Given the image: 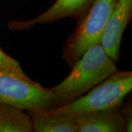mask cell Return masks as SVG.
I'll list each match as a JSON object with an SVG mask.
<instances>
[{
  "label": "cell",
  "instance_id": "cell-9",
  "mask_svg": "<svg viewBox=\"0 0 132 132\" xmlns=\"http://www.w3.org/2000/svg\"><path fill=\"white\" fill-rule=\"evenodd\" d=\"M33 131L77 132L73 118L40 112L31 114Z\"/></svg>",
  "mask_w": 132,
  "mask_h": 132
},
{
  "label": "cell",
  "instance_id": "cell-4",
  "mask_svg": "<svg viewBox=\"0 0 132 132\" xmlns=\"http://www.w3.org/2000/svg\"><path fill=\"white\" fill-rule=\"evenodd\" d=\"M118 0H93L63 46V57L72 66L90 46L100 43Z\"/></svg>",
  "mask_w": 132,
  "mask_h": 132
},
{
  "label": "cell",
  "instance_id": "cell-2",
  "mask_svg": "<svg viewBox=\"0 0 132 132\" xmlns=\"http://www.w3.org/2000/svg\"><path fill=\"white\" fill-rule=\"evenodd\" d=\"M132 90L131 71H116L87 94L43 113L74 118L86 114L119 107Z\"/></svg>",
  "mask_w": 132,
  "mask_h": 132
},
{
  "label": "cell",
  "instance_id": "cell-5",
  "mask_svg": "<svg viewBox=\"0 0 132 132\" xmlns=\"http://www.w3.org/2000/svg\"><path fill=\"white\" fill-rule=\"evenodd\" d=\"M120 106L74 118L77 132L131 131V111Z\"/></svg>",
  "mask_w": 132,
  "mask_h": 132
},
{
  "label": "cell",
  "instance_id": "cell-7",
  "mask_svg": "<svg viewBox=\"0 0 132 132\" xmlns=\"http://www.w3.org/2000/svg\"><path fill=\"white\" fill-rule=\"evenodd\" d=\"M132 17V0H118L100 43L113 60H119L123 33Z\"/></svg>",
  "mask_w": 132,
  "mask_h": 132
},
{
  "label": "cell",
  "instance_id": "cell-10",
  "mask_svg": "<svg viewBox=\"0 0 132 132\" xmlns=\"http://www.w3.org/2000/svg\"><path fill=\"white\" fill-rule=\"evenodd\" d=\"M0 70H10L17 72L20 74L26 76L24 71L21 67L19 62L13 57L7 54L0 48Z\"/></svg>",
  "mask_w": 132,
  "mask_h": 132
},
{
  "label": "cell",
  "instance_id": "cell-6",
  "mask_svg": "<svg viewBox=\"0 0 132 132\" xmlns=\"http://www.w3.org/2000/svg\"><path fill=\"white\" fill-rule=\"evenodd\" d=\"M93 0H56L45 12L32 19L14 20L7 24L10 30L24 31L37 24H48L65 18H73L79 21L90 8Z\"/></svg>",
  "mask_w": 132,
  "mask_h": 132
},
{
  "label": "cell",
  "instance_id": "cell-3",
  "mask_svg": "<svg viewBox=\"0 0 132 132\" xmlns=\"http://www.w3.org/2000/svg\"><path fill=\"white\" fill-rule=\"evenodd\" d=\"M0 103L30 113H40L58 106L52 88L32 81L28 76L10 70H0Z\"/></svg>",
  "mask_w": 132,
  "mask_h": 132
},
{
  "label": "cell",
  "instance_id": "cell-1",
  "mask_svg": "<svg viewBox=\"0 0 132 132\" xmlns=\"http://www.w3.org/2000/svg\"><path fill=\"white\" fill-rule=\"evenodd\" d=\"M115 62L101 43L90 46L71 66L65 79L52 87L58 106L79 98L106 79L117 71Z\"/></svg>",
  "mask_w": 132,
  "mask_h": 132
},
{
  "label": "cell",
  "instance_id": "cell-8",
  "mask_svg": "<svg viewBox=\"0 0 132 132\" xmlns=\"http://www.w3.org/2000/svg\"><path fill=\"white\" fill-rule=\"evenodd\" d=\"M32 131V118L23 109L0 103V132Z\"/></svg>",
  "mask_w": 132,
  "mask_h": 132
}]
</instances>
